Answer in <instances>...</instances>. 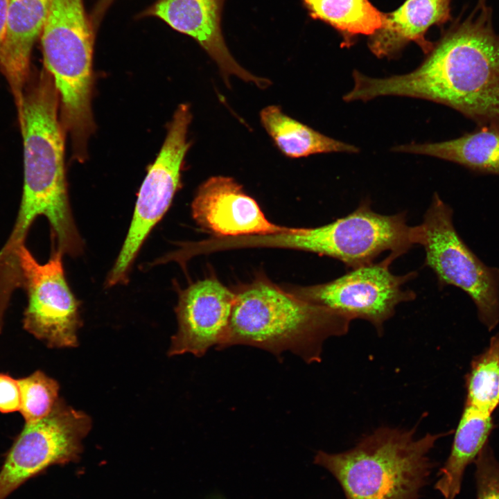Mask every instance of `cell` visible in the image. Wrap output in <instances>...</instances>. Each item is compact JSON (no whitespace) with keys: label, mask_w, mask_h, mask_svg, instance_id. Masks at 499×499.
<instances>
[{"label":"cell","mask_w":499,"mask_h":499,"mask_svg":"<svg viewBox=\"0 0 499 499\" xmlns=\"http://www.w3.org/2000/svg\"><path fill=\"white\" fill-rule=\"evenodd\" d=\"M225 1L157 0L140 16L157 17L174 30L194 39L217 64L227 84L234 76L265 89L271 82L242 67L227 47L221 30Z\"/></svg>","instance_id":"5bb4252c"},{"label":"cell","mask_w":499,"mask_h":499,"mask_svg":"<svg viewBox=\"0 0 499 499\" xmlns=\"http://www.w3.org/2000/svg\"><path fill=\"white\" fill-rule=\"evenodd\" d=\"M236 293L229 328L219 350L248 345L280 358L290 351L310 364L322 360L324 342L348 332L352 319L259 279Z\"/></svg>","instance_id":"3957f363"},{"label":"cell","mask_w":499,"mask_h":499,"mask_svg":"<svg viewBox=\"0 0 499 499\" xmlns=\"http://www.w3.org/2000/svg\"><path fill=\"white\" fill-rule=\"evenodd\" d=\"M310 16L322 21L341 33L344 44L358 35H371L385 21L368 0H301Z\"/></svg>","instance_id":"ffe728a7"},{"label":"cell","mask_w":499,"mask_h":499,"mask_svg":"<svg viewBox=\"0 0 499 499\" xmlns=\"http://www.w3.org/2000/svg\"><path fill=\"white\" fill-rule=\"evenodd\" d=\"M449 19L450 0H406L397 10L385 14L383 26L370 35L369 47L377 57L389 58L414 42L428 53L434 44L426 40L427 30Z\"/></svg>","instance_id":"2e32d148"},{"label":"cell","mask_w":499,"mask_h":499,"mask_svg":"<svg viewBox=\"0 0 499 499\" xmlns=\"http://www.w3.org/2000/svg\"><path fill=\"white\" fill-rule=\"evenodd\" d=\"M394 152L437 157L473 172L499 176V128L478 126L471 132L441 142L396 146Z\"/></svg>","instance_id":"e0dca14e"},{"label":"cell","mask_w":499,"mask_h":499,"mask_svg":"<svg viewBox=\"0 0 499 499\" xmlns=\"http://www.w3.org/2000/svg\"><path fill=\"white\" fill-rule=\"evenodd\" d=\"M244 244L284 247L338 259L353 269L374 263L390 251L396 258L419 242L418 226L407 224L405 213L386 216L375 212L367 200L349 215L315 228L250 236Z\"/></svg>","instance_id":"5b68a950"},{"label":"cell","mask_w":499,"mask_h":499,"mask_svg":"<svg viewBox=\"0 0 499 499\" xmlns=\"http://www.w3.org/2000/svg\"><path fill=\"white\" fill-rule=\"evenodd\" d=\"M415 70L371 78L355 70L350 101L379 96L421 98L448 106L478 126L499 128V34L487 0L455 23Z\"/></svg>","instance_id":"6da1fadb"},{"label":"cell","mask_w":499,"mask_h":499,"mask_svg":"<svg viewBox=\"0 0 499 499\" xmlns=\"http://www.w3.org/2000/svg\"><path fill=\"white\" fill-rule=\"evenodd\" d=\"M466 386V404L491 414L499 403V333L473 359Z\"/></svg>","instance_id":"44dd1931"},{"label":"cell","mask_w":499,"mask_h":499,"mask_svg":"<svg viewBox=\"0 0 499 499\" xmlns=\"http://www.w3.org/2000/svg\"><path fill=\"white\" fill-rule=\"evenodd\" d=\"M58 97L48 71L41 72L24 90L17 110L24 143V185L17 218L6 244L10 250L19 249L35 219L44 216L55 250L76 256L82 252L83 242L68 198Z\"/></svg>","instance_id":"7a4b0ae2"},{"label":"cell","mask_w":499,"mask_h":499,"mask_svg":"<svg viewBox=\"0 0 499 499\" xmlns=\"http://www.w3.org/2000/svg\"><path fill=\"white\" fill-rule=\"evenodd\" d=\"M475 463L477 499H499V462L487 444Z\"/></svg>","instance_id":"603a6c76"},{"label":"cell","mask_w":499,"mask_h":499,"mask_svg":"<svg viewBox=\"0 0 499 499\" xmlns=\"http://www.w3.org/2000/svg\"><path fill=\"white\" fill-rule=\"evenodd\" d=\"M52 0H8L0 68L18 109L28 80L33 46L42 34Z\"/></svg>","instance_id":"9a60e30c"},{"label":"cell","mask_w":499,"mask_h":499,"mask_svg":"<svg viewBox=\"0 0 499 499\" xmlns=\"http://www.w3.org/2000/svg\"><path fill=\"white\" fill-rule=\"evenodd\" d=\"M444 435L379 428L344 452L317 451L314 463L335 477L347 499H417L432 468L428 454Z\"/></svg>","instance_id":"277c9868"},{"label":"cell","mask_w":499,"mask_h":499,"mask_svg":"<svg viewBox=\"0 0 499 499\" xmlns=\"http://www.w3.org/2000/svg\"><path fill=\"white\" fill-rule=\"evenodd\" d=\"M21 406V393L18 379L0 373V412L10 413L19 411Z\"/></svg>","instance_id":"cb8c5ba5"},{"label":"cell","mask_w":499,"mask_h":499,"mask_svg":"<svg viewBox=\"0 0 499 499\" xmlns=\"http://www.w3.org/2000/svg\"><path fill=\"white\" fill-rule=\"evenodd\" d=\"M236 293L215 278L182 290L175 308L177 331L168 355L202 357L212 347L219 350L228 333Z\"/></svg>","instance_id":"7c38bea8"},{"label":"cell","mask_w":499,"mask_h":499,"mask_svg":"<svg viewBox=\"0 0 499 499\" xmlns=\"http://www.w3.org/2000/svg\"><path fill=\"white\" fill-rule=\"evenodd\" d=\"M114 0H94V7L89 17L91 25L96 30L106 11Z\"/></svg>","instance_id":"d4e9b609"},{"label":"cell","mask_w":499,"mask_h":499,"mask_svg":"<svg viewBox=\"0 0 499 499\" xmlns=\"http://www.w3.org/2000/svg\"><path fill=\"white\" fill-rule=\"evenodd\" d=\"M94 31L83 0H52L42 32L44 63L61 100L63 124L74 139L94 131L91 100Z\"/></svg>","instance_id":"8992f818"},{"label":"cell","mask_w":499,"mask_h":499,"mask_svg":"<svg viewBox=\"0 0 499 499\" xmlns=\"http://www.w3.org/2000/svg\"><path fill=\"white\" fill-rule=\"evenodd\" d=\"M493 428L491 414L465 404L450 455L435 485L444 499H454L459 493L466 468L487 444Z\"/></svg>","instance_id":"ac0fdd59"},{"label":"cell","mask_w":499,"mask_h":499,"mask_svg":"<svg viewBox=\"0 0 499 499\" xmlns=\"http://www.w3.org/2000/svg\"><path fill=\"white\" fill-rule=\"evenodd\" d=\"M396 259L389 254L379 263L354 268L331 281L298 288L294 295L352 320L365 319L380 335L384 323L394 315L396 306L416 296L414 292L402 289L405 282L415 277V272L397 276L389 270V265Z\"/></svg>","instance_id":"8fae6325"},{"label":"cell","mask_w":499,"mask_h":499,"mask_svg":"<svg viewBox=\"0 0 499 499\" xmlns=\"http://www.w3.org/2000/svg\"><path fill=\"white\" fill-rule=\"evenodd\" d=\"M8 3V0H0V49L5 34Z\"/></svg>","instance_id":"484cf974"},{"label":"cell","mask_w":499,"mask_h":499,"mask_svg":"<svg viewBox=\"0 0 499 499\" xmlns=\"http://www.w3.org/2000/svg\"><path fill=\"white\" fill-rule=\"evenodd\" d=\"M18 382L21 393L19 411L26 423L37 421L49 414L59 399L58 382L40 370Z\"/></svg>","instance_id":"7402d4cb"},{"label":"cell","mask_w":499,"mask_h":499,"mask_svg":"<svg viewBox=\"0 0 499 499\" xmlns=\"http://www.w3.org/2000/svg\"><path fill=\"white\" fill-rule=\"evenodd\" d=\"M91 420L59 399L44 418L26 423L8 451L0 470V499L30 478L57 464L77 462Z\"/></svg>","instance_id":"9c48e42d"},{"label":"cell","mask_w":499,"mask_h":499,"mask_svg":"<svg viewBox=\"0 0 499 499\" xmlns=\"http://www.w3.org/2000/svg\"><path fill=\"white\" fill-rule=\"evenodd\" d=\"M260 119L279 150L290 158L359 151L355 146L327 137L291 118L278 105L264 107L260 112Z\"/></svg>","instance_id":"d6986e66"},{"label":"cell","mask_w":499,"mask_h":499,"mask_svg":"<svg viewBox=\"0 0 499 499\" xmlns=\"http://www.w3.org/2000/svg\"><path fill=\"white\" fill-rule=\"evenodd\" d=\"M419 243L426 265L441 286L452 285L468 294L480 320L491 330L499 322V269L485 265L463 241L453 222V210L435 193L418 225Z\"/></svg>","instance_id":"52a82bcc"},{"label":"cell","mask_w":499,"mask_h":499,"mask_svg":"<svg viewBox=\"0 0 499 499\" xmlns=\"http://www.w3.org/2000/svg\"><path fill=\"white\" fill-rule=\"evenodd\" d=\"M191 207L198 224L220 236L269 235L294 229L268 220L257 202L229 177H211L202 184Z\"/></svg>","instance_id":"4fadbf2b"},{"label":"cell","mask_w":499,"mask_h":499,"mask_svg":"<svg viewBox=\"0 0 499 499\" xmlns=\"http://www.w3.org/2000/svg\"><path fill=\"white\" fill-rule=\"evenodd\" d=\"M192 114L188 104L178 106L161 149L138 193L132 220L121 250L110 272L107 287L124 283L141 245L169 208L178 189L190 143L187 132Z\"/></svg>","instance_id":"ba28073f"},{"label":"cell","mask_w":499,"mask_h":499,"mask_svg":"<svg viewBox=\"0 0 499 499\" xmlns=\"http://www.w3.org/2000/svg\"><path fill=\"white\" fill-rule=\"evenodd\" d=\"M62 256L53 250L42 264L25 245L18 252L20 287L27 297L23 327L50 348L77 347L81 326L79 303L65 278Z\"/></svg>","instance_id":"30bf717a"}]
</instances>
